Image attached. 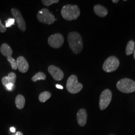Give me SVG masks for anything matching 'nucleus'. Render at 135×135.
Returning a JSON list of instances; mask_svg holds the SVG:
<instances>
[{
	"instance_id": "nucleus-10",
	"label": "nucleus",
	"mask_w": 135,
	"mask_h": 135,
	"mask_svg": "<svg viewBox=\"0 0 135 135\" xmlns=\"http://www.w3.org/2000/svg\"><path fill=\"white\" fill-rule=\"evenodd\" d=\"M49 74L56 81L62 80L64 76L63 71L59 68L54 65H50L48 67Z\"/></svg>"
},
{
	"instance_id": "nucleus-7",
	"label": "nucleus",
	"mask_w": 135,
	"mask_h": 135,
	"mask_svg": "<svg viewBox=\"0 0 135 135\" xmlns=\"http://www.w3.org/2000/svg\"><path fill=\"white\" fill-rule=\"evenodd\" d=\"M112 97V93L109 89H106L102 92L99 100V107L101 110H104L109 105Z\"/></svg>"
},
{
	"instance_id": "nucleus-5",
	"label": "nucleus",
	"mask_w": 135,
	"mask_h": 135,
	"mask_svg": "<svg viewBox=\"0 0 135 135\" xmlns=\"http://www.w3.org/2000/svg\"><path fill=\"white\" fill-rule=\"evenodd\" d=\"M120 65V62L115 56L107 58L103 65V70L107 73L113 72L116 71Z\"/></svg>"
},
{
	"instance_id": "nucleus-30",
	"label": "nucleus",
	"mask_w": 135,
	"mask_h": 135,
	"mask_svg": "<svg viewBox=\"0 0 135 135\" xmlns=\"http://www.w3.org/2000/svg\"><path fill=\"white\" fill-rule=\"evenodd\" d=\"M134 57L135 60V49L134 50Z\"/></svg>"
},
{
	"instance_id": "nucleus-21",
	"label": "nucleus",
	"mask_w": 135,
	"mask_h": 135,
	"mask_svg": "<svg viewBox=\"0 0 135 135\" xmlns=\"http://www.w3.org/2000/svg\"><path fill=\"white\" fill-rule=\"evenodd\" d=\"M59 2V0H43L42 1V4L46 6H49L55 3H57Z\"/></svg>"
},
{
	"instance_id": "nucleus-9",
	"label": "nucleus",
	"mask_w": 135,
	"mask_h": 135,
	"mask_svg": "<svg viewBox=\"0 0 135 135\" xmlns=\"http://www.w3.org/2000/svg\"><path fill=\"white\" fill-rule=\"evenodd\" d=\"M11 13L17 23L18 28L21 31L24 32L26 29V25L20 11L17 9L13 8L11 10Z\"/></svg>"
},
{
	"instance_id": "nucleus-18",
	"label": "nucleus",
	"mask_w": 135,
	"mask_h": 135,
	"mask_svg": "<svg viewBox=\"0 0 135 135\" xmlns=\"http://www.w3.org/2000/svg\"><path fill=\"white\" fill-rule=\"evenodd\" d=\"M46 79V75L43 72L37 73H36L33 77L32 78V80L34 82H36L38 80H45Z\"/></svg>"
},
{
	"instance_id": "nucleus-27",
	"label": "nucleus",
	"mask_w": 135,
	"mask_h": 135,
	"mask_svg": "<svg viewBox=\"0 0 135 135\" xmlns=\"http://www.w3.org/2000/svg\"><path fill=\"white\" fill-rule=\"evenodd\" d=\"M10 131L12 133H15L16 132V129L14 127H11V128H10Z\"/></svg>"
},
{
	"instance_id": "nucleus-16",
	"label": "nucleus",
	"mask_w": 135,
	"mask_h": 135,
	"mask_svg": "<svg viewBox=\"0 0 135 135\" xmlns=\"http://www.w3.org/2000/svg\"><path fill=\"white\" fill-rule=\"evenodd\" d=\"M135 42L133 40H130L128 42L126 49V54L129 56L134 53L135 50Z\"/></svg>"
},
{
	"instance_id": "nucleus-12",
	"label": "nucleus",
	"mask_w": 135,
	"mask_h": 135,
	"mask_svg": "<svg viewBox=\"0 0 135 135\" xmlns=\"http://www.w3.org/2000/svg\"><path fill=\"white\" fill-rule=\"evenodd\" d=\"M77 119L79 125L83 127L87 123V111L84 109H80L77 113Z\"/></svg>"
},
{
	"instance_id": "nucleus-28",
	"label": "nucleus",
	"mask_w": 135,
	"mask_h": 135,
	"mask_svg": "<svg viewBox=\"0 0 135 135\" xmlns=\"http://www.w3.org/2000/svg\"><path fill=\"white\" fill-rule=\"evenodd\" d=\"M15 135H23V134L22 133V132H17V133H16V134Z\"/></svg>"
},
{
	"instance_id": "nucleus-31",
	"label": "nucleus",
	"mask_w": 135,
	"mask_h": 135,
	"mask_svg": "<svg viewBox=\"0 0 135 135\" xmlns=\"http://www.w3.org/2000/svg\"></svg>"
},
{
	"instance_id": "nucleus-20",
	"label": "nucleus",
	"mask_w": 135,
	"mask_h": 135,
	"mask_svg": "<svg viewBox=\"0 0 135 135\" xmlns=\"http://www.w3.org/2000/svg\"><path fill=\"white\" fill-rule=\"evenodd\" d=\"M7 77L9 79L10 83L13 84L15 85V82L16 81V79H17V76L14 73L11 72L8 74V75L7 76Z\"/></svg>"
},
{
	"instance_id": "nucleus-1",
	"label": "nucleus",
	"mask_w": 135,
	"mask_h": 135,
	"mask_svg": "<svg viewBox=\"0 0 135 135\" xmlns=\"http://www.w3.org/2000/svg\"><path fill=\"white\" fill-rule=\"evenodd\" d=\"M68 41L69 47L75 54L80 53L83 48L82 37L76 32H72L68 35Z\"/></svg>"
},
{
	"instance_id": "nucleus-3",
	"label": "nucleus",
	"mask_w": 135,
	"mask_h": 135,
	"mask_svg": "<svg viewBox=\"0 0 135 135\" xmlns=\"http://www.w3.org/2000/svg\"><path fill=\"white\" fill-rule=\"evenodd\" d=\"M117 88L124 93H133L135 91V82L130 79L124 78L118 82Z\"/></svg>"
},
{
	"instance_id": "nucleus-19",
	"label": "nucleus",
	"mask_w": 135,
	"mask_h": 135,
	"mask_svg": "<svg viewBox=\"0 0 135 135\" xmlns=\"http://www.w3.org/2000/svg\"><path fill=\"white\" fill-rule=\"evenodd\" d=\"M7 60L9 62H10L11 65V66H12V68L13 70H17L18 69L17 61L12 56L8 57L7 58Z\"/></svg>"
},
{
	"instance_id": "nucleus-8",
	"label": "nucleus",
	"mask_w": 135,
	"mask_h": 135,
	"mask_svg": "<svg viewBox=\"0 0 135 135\" xmlns=\"http://www.w3.org/2000/svg\"><path fill=\"white\" fill-rule=\"evenodd\" d=\"M48 42L51 47L55 49L59 48L62 46L64 42V38L62 34L56 33L49 37Z\"/></svg>"
},
{
	"instance_id": "nucleus-2",
	"label": "nucleus",
	"mask_w": 135,
	"mask_h": 135,
	"mask_svg": "<svg viewBox=\"0 0 135 135\" xmlns=\"http://www.w3.org/2000/svg\"><path fill=\"white\" fill-rule=\"evenodd\" d=\"M61 15L67 21L77 19L80 15V10L77 5H67L63 7L61 10Z\"/></svg>"
},
{
	"instance_id": "nucleus-14",
	"label": "nucleus",
	"mask_w": 135,
	"mask_h": 135,
	"mask_svg": "<svg viewBox=\"0 0 135 135\" xmlns=\"http://www.w3.org/2000/svg\"><path fill=\"white\" fill-rule=\"evenodd\" d=\"M0 51L2 54L7 58L12 56L13 55V50L7 44H3L1 47Z\"/></svg>"
},
{
	"instance_id": "nucleus-4",
	"label": "nucleus",
	"mask_w": 135,
	"mask_h": 135,
	"mask_svg": "<svg viewBox=\"0 0 135 135\" xmlns=\"http://www.w3.org/2000/svg\"><path fill=\"white\" fill-rule=\"evenodd\" d=\"M66 88L68 92L75 94L80 92L83 88V86L82 84L78 81L77 76L72 75L68 79Z\"/></svg>"
},
{
	"instance_id": "nucleus-15",
	"label": "nucleus",
	"mask_w": 135,
	"mask_h": 135,
	"mask_svg": "<svg viewBox=\"0 0 135 135\" xmlns=\"http://www.w3.org/2000/svg\"><path fill=\"white\" fill-rule=\"evenodd\" d=\"M15 104L18 109H22L25 105V99L22 95H18L15 99Z\"/></svg>"
},
{
	"instance_id": "nucleus-23",
	"label": "nucleus",
	"mask_w": 135,
	"mask_h": 135,
	"mask_svg": "<svg viewBox=\"0 0 135 135\" xmlns=\"http://www.w3.org/2000/svg\"><path fill=\"white\" fill-rule=\"evenodd\" d=\"M2 84L3 85L6 86L7 85L10 84V82H9V79L7 76H5L4 77L2 78Z\"/></svg>"
},
{
	"instance_id": "nucleus-26",
	"label": "nucleus",
	"mask_w": 135,
	"mask_h": 135,
	"mask_svg": "<svg viewBox=\"0 0 135 135\" xmlns=\"http://www.w3.org/2000/svg\"><path fill=\"white\" fill-rule=\"evenodd\" d=\"M56 87L57 88L59 89H63V86H61V85H59V84H57V85H56Z\"/></svg>"
},
{
	"instance_id": "nucleus-25",
	"label": "nucleus",
	"mask_w": 135,
	"mask_h": 135,
	"mask_svg": "<svg viewBox=\"0 0 135 135\" xmlns=\"http://www.w3.org/2000/svg\"><path fill=\"white\" fill-rule=\"evenodd\" d=\"M7 30V28H6L5 26L2 24L1 20L0 19V32L1 33H4Z\"/></svg>"
},
{
	"instance_id": "nucleus-24",
	"label": "nucleus",
	"mask_w": 135,
	"mask_h": 135,
	"mask_svg": "<svg viewBox=\"0 0 135 135\" xmlns=\"http://www.w3.org/2000/svg\"><path fill=\"white\" fill-rule=\"evenodd\" d=\"M14 86L15 85L13 84L10 83V84L7 85L5 86V87H6V88L7 89V90L8 91H12V90H13Z\"/></svg>"
},
{
	"instance_id": "nucleus-6",
	"label": "nucleus",
	"mask_w": 135,
	"mask_h": 135,
	"mask_svg": "<svg viewBox=\"0 0 135 135\" xmlns=\"http://www.w3.org/2000/svg\"><path fill=\"white\" fill-rule=\"evenodd\" d=\"M37 19L39 22L46 24L52 25L55 21L53 15L47 9H42L37 14Z\"/></svg>"
},
{
	"instance_id": "nucleus-13",
	"label": "nucleus",
	"mask_w": 135,
	"mask_h": 135,
	"mask_svg": "<svg viewBox=\"0 0 135 135\" xmlns=\"http://www.w3.org/2000/svg\"><path fill=\"white\" fill-rule=\"evenodd\" d=\"M94 11L97 16L102 18L106 17L108 13V11L106 8L100 5L95 6L94 7Z\"/></svg>"
},
{
	"instance_id": "nucleus-22",
	"label": "nucleus",
	"mask_w": 135,
	"mask_h": 135,
	"mask_svg": "<svg viewBox=\"0 0 135 135\" xmlns=\"http://www.w3.org/2000/svg\"><path fill=\"white\" fill-rule=\"evenodd\" d=\"M6 28H9L11 27L13 25H15V20L13 18H9L6 21Z\"/></svg>"
},
{
	"instance_id": "nucleus-29",
	"label": "nucleus",
	"mask_w": 135,
	"mask_h": 135,
	"mask_svg": "<svg viewBox=\"0 0 135 135\" xmlns=\"http://www.w3.org/2000/svg\"><path fill=\"white\" fill-rule=\"evenodd\" d=\"M119 2V0H112V2L114 3H118Z\"/></svg>"
},
{
	"instance_id": "nucleus-11",
	"label": "nucleus",
	"mask_w": 135,
	"mask_h": 135,
	"mask_svg": "<svg viewBox=\"0 0 135 135\" xmlns=\"http://www.w3.org/2000/svg\"><path fill=\"white\" fill-rule=\"evenodd\" d=\"M17 67L20 72L25 73L27 72L29 68V63L26 58L23 56H20L17 59Z\"/></svg>"
},
{
	"instance_id": "nucleus-17",
	"label": "nucleus",
	"mask_w": 135,
	"mask_h": 135,
	"mask_svg": "<svg viewBox=\"0 0 135 135\" xmlns=\"http://www.w3.org/2000/svg\"><path fill=\"white\" fill-rule=\"evenodd\" d=\"M51 97V94L48 91H44L41 93L39 97V100L42 103L47 101Z\"/></svg>"
}]
</instances>
